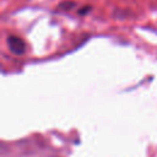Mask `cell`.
<instances>
[{
	"label": "cell",
	"mask_w": 157,
	"mask_h": 157,
	"mask_svg": "<svg viewBox=\"0 0 157 157\" xmlns=\"http://www.w3.org/2000/svg\"><path fill=\"white\" fill-rule=\"evenodd\" d=\"M7 47L11 53L16 55H22L26 52V43L17 36H9L7 37Z\"/></svg>",
	"instance_id": "obj_1"
},
{
	"label": "cell",
	"mask_w": 157,
	"mask_h": 157,
	"mask_svg": "<svg viewBox=\"0 0 157 157\" xmlns=\"http://www.w3.org/2000/svg\"><path fill=\"white\" fill-rule=\"evenodd\" d=\"M58 6H59V9H61V10H71V9H74V7L76 6V4H75L74 1H63V2H60Z\"/></svg>",
	"instance_id": "obj_2"
},
{
	"label": "cell",
	"mask_w": 157,
	"mask_h": 157,
	"mask_svg": "<svg viewBox=\"0 0 157 157\" xmlns=\"http://www.w3.org/2000/svg\"><path fill=\"white\" fill-rule=\"evenodd\" d=\"M91 10H92V7H91V6H83L82 9H80V10H78V15L83 16V15L88 13V12H90Z\"/></svg>",
	"instance_id": "obj_3"
}]
</instances>
